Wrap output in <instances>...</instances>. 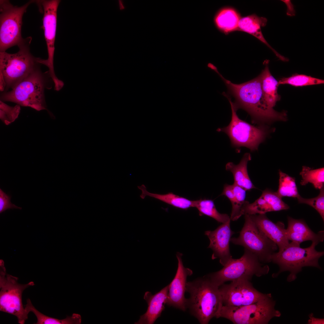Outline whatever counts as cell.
Instances as JSON below:
<instances>
[{
    "instance_id": "29",
    "label": "cell",
    "mask_w": 324,
    "mask_h": 324,
    "mask_svg": "<svg viewBox=\"0 0 324 324\" xmlns=\"http://www.w3.org/2000/svg\"><path fill=\"white\" fill-rule=\"evenodd\" d=\"M232 186L234 196L233 200L231 202L232 210L230 218V220L235 221L243 214L242 208L246 201V190L234 184Z\"/></svg>"
},
{
    "instance_id": "17",
    "label": "cell",
    "mask_w": 324,
    "mask_h": 324,
    "mask_svg": "<svg viewBox=\"0 0 324 324\" xmlns=\"http://www.w3.org/2000/svg\"><path fill=\"white\" fill-rule=\"evenodd\" d=\"M249 215L258 229L276 244L278 251L283 250L289 244L286 229L282 222L274 223L265 214Z\"/></svg>"
},
{
    "instance_id": "32",
    "label": "cell",
    "mask_w": 324,
    "mask_h": 324,
    "mask_svg": "<svg viewBox=\"0 0 324 324\" xmlns=\"http://www.w3.org/2000/svg\"><path fill=\"white\" fill-rule=\"evenodd\" d=\"M320 193L318 196L310 199H306L300 196L297 198L299 203L308 205L314 208L324 220V188L320 189Z\"/></svg>"
},
{
    "instance_id": "10",
    "label": "cell",
    "mask_w": 324,
    "mask_h": 324,
    "mask_svg": "<svg viewBox=\"0 0 324 324\" xmlns=\"http://www.w3.org/2000/svg\"><path fill=\"white\" fill-rule=\"evenodd\" d=\"M0 1V52H2L24 41L21 34L22 16L34 1L20 7L13 5L8 0Z\"/></svg>"
},
{
    "instance_id": "20",
    "label": "cell",
    "mask_w": 324,
    "mask_h": 324,
    "mask_svg": "<svg viewBox=\"0 0 324 324\" xmlns=\"http://www.w3.org/2000/svg\"><path fill=\"white\" fill-rule=\"evenodd\" d=\"M267 19L259 17L255 14L241 18L238 25V30L248 33L257 38L270 48L280 60L287 62V58L281 55L273 49L265 39L261 30V27L266 26Z\"/></svg>"
},
{
    "instance_id": "30",
    "label": "cell",
    "mask_w": 324,
    "mask_h": 324,
    "mask_svg": "<svg viewBox=\"0 0 324 324\" xmlns=\"http://www.w3.org/2000/svg\"><path fill=\"white\" fill-rule=\"evenodd\" d=\"M278 82L279 85L287 84L299 87L324 84V80L309 76L296 74L289 77L282 78Z\"/></svg>"
},
{
    "instance_id": "2",
    "label": "cell",
    "mask_w": 324,
    "mask_h": 324,
    "mask_svg": "<svg viewBox=\"0 0 324 324\" xmlns=\"http://www.w3.org/2000/svg\"><path fill=\"white\" fill-rule=\"evenodd\" d=\"M186 291L190 295L186 308L201 324H207L213 317L219 318L223 306L219 287L206 275L187 282Z\"/></svg>"
},
{
    "instance_id": "33",
    "label": "cell",
    "mask_w": 324,
    "mask_h": 324,
    "mask_svg": "<svg viewBox=\"0 0 324 324\" xmlns=\"http://www.w3.org/2000/svg\"><path fill=\"white\" fill-rule=\"evenodd\" d=\"M11 198L10 196L7 194L0 188V213L9 209H22L21 207H18L11 202Z\"/></svg>"
},
{
    "instance_id": "19",
    "label": "cell",
    "mask_w": 324,
    "mask_h": 324,
    "mask_svg": "<svg viewBox=\"0 0 324 324\" xmlns=\"http://www.w3.org/2000/svg\"><path fill=\"white\" fill-rule=\"evenodd\" d=\"M287 221L286 232L289 241L299 244L307 241L318 243L324 241V231H320L317 233H314L302 219H295L288 216Z\"/></svg>"
},
{
    "instance_id": "5",
    "label": "cell",
    "mask_w": 324,
    "mask_h": 324,
    "mask_svg": "<svg viewBox=\"0 0 324 324\" xmlns=\"http://www.w3.org/2000/svg\"><path fill=\"white\" fill-rule=\"evenodd\" d=\"M31 39V37L24 39L18 46L19 50L16 53L0 52V72L6 83L4 92L13 89L40 64L38 62V58L34 56L30 52Z\"/></svg>"
},
{
    "instance_id": "6",
    "label": "cell",
    "mask_w": 324,
    "mask_h": 324,
    "mask_svg": "<svg viewBox=\"0 0 324 324\" xmlns=\"http://www.w3.org/2000/svg\"><path fill=\"white\" fill-rule=\"evenodd\" d=\"M269 270L268 266L260 262L254 254L244 248V254L241 258H232L220 270L206 275L219 287L228 281L241 279L250 280L253 276L266 275Z\"/></svg>"
},
{
    "instance_id": "14",
    "label": "cell",
    "mask_w": 324,
    "mask_h": 324,
    "mask_svg": "<svg viewBox=\"0 0 324 324\" xmlns=\"http://www.w3.org/2000/svg\"><path fill=\"white\" fill-rule=\"evenodd\" d=\"M182 254L177 252L178 267L174 278L168 285L167 298L166 304L183 311L187 310L186 299L184 294L186 291L187 279L193 273L190 269L185 268L182 259Z\"/></svg>"
},
{
    "instance_id": "9",
    "label": "cell",
    "mask_w": 324,
    "mask_h": 324,
    "mask_svg": "<svg viewBox=\"0 0 324 324\" xmlns=\"http://www.w3.org/2000/svg\"><path fill=\"white\" fill-rule=\"evenodd\" d=\"M228 100L232 111L231 121L227 126L217 130L226 133L229 137L232 146L236 148L246 147L253 152L258 149L259 145L265 139L268 133L264 126L256 127L240 119L236 113L231 98L223 94Z\"/></svg>"
},
{
    "instance_id": "28",
    "label": "cell",
    "mask_w": 324,
    "mask_h": 324,
    "mask_svg": "<svg viewBox=\"0 0 324 324\" xmlns=\"http://www.w3.org/2000/svg\"><path fill=\"white\" fill-rule=\"evenodd\" d=\"M300 174L302 177L300 182L301 185H305L310 183L313 184L315 188L319 190L324 187V167L313 169L303 166Z\"/></svg>"
},
{
    "instance_id": "25",
    "label": "cell",
    "mask_w": 324,
    "mask_h": 324,
    "mask_svg": "<svg viewBox=\"0 0 324 324\" xmlns=\"http://www.w3.org/2000/svg\"><path fill=\"white\" fill-rule=\"evenodd\" d=\"M24 308L28 313L32 312L36 316L37 321L35 324H80L81 322V316L74 313L71 316H67L64 319L59 320L49 317L40 312L33 305L30 299L27 300Z\"/></svg>"
},
{
    "instance_id": "12",
    "label": "cell",
    "mask_w": 324,
    "mask_h": 324,
    "mask_svg": "<svg viewBox=\"0 0 324 324\" xmlns=\"http://www.w3.org/2000/svg\"><path fill=\"white\" fill-rule=\"evenodd\" d=\"M223 305L239 307L255 303L267 295L257 290L250 280L241 279L219 287Z\"/></svg>"
},
{
    "instance_id": "16",
    "label": "cell",
    "mask_w": 324,
    "mask_h": 324,
    "mask_svg": "<svg viewBox=\"0 0 324 324\" xmlns=\"http://www.w3.org/2000/svg\"><path fill=\"white\" fill-rule=\"evenodd\" d=\"M290 208L277 194L269 189L263 191L261 196L252 203L246 201L242 208L244 214H265L273 211L286 210Z\"/></svg>"
},
{
    "instance_id": "7",
    "label": "cell",
    "mask_w": 324,
    "mask_h": 324,
    "mask_svg": "<svg viewBox=\"0 0 324 324\" xmlns=\"http://www.w3.org/2000/svg\"><path fill=\"white\" fill-rule=\"evenodd\" d=\"M275 302L270 294L254 303L242 306L223 305L219 318L226 319L235 324H266L280 312L275 309Z\"/></svg>"
},
{
    "instance_id": "26",
    "label": "cell",
    "mask_w": 324,
    "mask_h": 324,
    "mask_svg": "<svg viewBox=\"0 0 324 324\" xmlns=\"http://www.w3.org/2000/svg\"><path fill=\"white\" fill-rule=\"evenodd\" d=\"M194 207L197 209L200 216H207L221 223H226L230 220L227 214L220 213L217 211L212 200L200 199L194 200Z\"/></svg>"
},
{
    "instance_id": "18",
    "label": "cell",
    "mask_w": 324,
    "mask_h": 324,
    "mask_svg": "<svg viewBox=\"0 0 324 324\" xmlns=\"http://www.w3.org/2000/svg\"><path fill=\"white\" fill-rule=\"evenodd\" d=\"M168 285L160 291L152 295L151 292L146 291L144 299L147 303L146 312L141 316L135 324H153L161 315L165 309L167 298Z\"/></svg>"
},
{
    "instance_id": "11",
    "label": "cell",
    "mask_w": 324,
    "mask_h": 324,
    "mask_svg": "<svg viewBox=\"0 0 324 324\" xmlns=\"http://www.w3.org/2000/svg\"><path fill=\"white\" fill-rule=\"evenodd\" d=\"M244 215L245 222L239 236L231 238L230 242L251 252L261 263L271 262L272 256L278 249V246L258 229L248 214Z\"/></svg>"
},
{
    "instance_id": "27",
    "label": "cell",
    "mask_w": 324,
    "mask_h": 324,
    "mask_svg": "<svg viewBox=\"0 0 324 324\" xmlns=\"http://www.w3.org/2000/svg\"><path fill=\"white\" fill-rule=\"evenodd\" d=\"M279 185L278 190L276 192L281 198L284 197L298 198L299 194L294 178L285 173L280 170H279Z\"/></svg>"
},
{
    "instance_id": "34",
    "label": "cell",
    "mask_w": 324,
    "mask_h": 324,
    "mask_svg": "<svg viewBox=\"0 0 324 324\" xmlns=\"http://www.w3.org/2000/svg\"><path fill=\"white\" fill-rule=\"evenodd\" d=\"M310 319H309L308 324H324V319L315 317L314 314L311 313L309 315Z\"/></svg>"
},
{
    "instance_id": "13",
    "label": "cell",
    "mask_w": 324,
    "mask_h": 324,
    "mask_svg": "<svg viewBox=\"0 0 324 324\" xmlns=\"http://www.w3.org/2000/svg\"><path fill=\"white\" fill-rule=\"evenodd\" d=\"M60 2L59 0L34 1L43 12L42 28L44 30L48 54V58L45 60L49 64H54L57 10Z\"/></svg>"
},
{
    "instance_id": "23",
    "label": "cell",
    "mask_w": 324,
    "mask_h": 324,
    "mask_svg": "<svg viewBox=\"0 0 324 324\" xmlns=\"http://www.w3.org/2000/svg\"><path fill=\"white\" fill-rule=\"evenodd\" d=\"M138 188L141 191L140 197L144 199L146 196L154 198L162 201L172 206L184 210H187L191 207H194V200H191L186 198L175 194L172 192L166 194H160L148 192L146 186L142 184L138 186Z\"/></svg>"
},
{
    "instance_id": "36",
    "label": "cell",
    "mask_w": 324,
    "mask_h": 324,
    "mask_svg": "<svg viewBox=\"0 0 324 324\" xmlns=\"http://www.w3.org/2000/svg\"><path fill=\"white\" fill-rule=\"evenodd\" d=\"M119 5L120 8L121 9L123 10L125 8L124 6V5L122 2L121 1H120L119 2Z\"/></svg>"
},
{
    "instance_id": "22",
    "label": "cell",
    "mask_w": 324,
    "mask_h": 324,
    "mask_svg": "<svg viewBox=\"0 0 324 324\" xmlns=\"http://www.w3.org/2000/svg\"><path fill=\"white\" fill-rule=\"evenodd\" d=\"M251 154L249 153L244 154L239 163L237 165L232 162L227 163L226 170L232 174L233 184L242 188L246 190H250L256 188L251 181L248 174L247 166L248 162L251 160Z\"/></svg>"
},
{
    "instance_id": "15",
    "label": "cell",
    "mask_w": 324,
    "mask_h": 324,
    "mask_svg": "<svg viewBox=\"0 0 324 324\" xmlns=\"http://www.w3.org/2000/svg\"><path fill=\"white\" fill-rule=\"evenodd\" d=\"M230 221L222 223L213 231H206L205 232L210 240L208 248L213 251L212 259L218 258L223 266L232 259L229 244L231 236L235 232L230 228Z\"/></svg>"
},
{
    "instance_id": "8",
    "label": "cell",
    "mask_w": 324,
    "mask_h": 324,
    "mask_svg": "<svg viewBox=\"0 0 324 324\" xmlns=\"http://www.w3.org/2000/svg\"><path fill=\"white\" fill-rule=\"evenodd\" d=\"M18 278L8 274L4 261L0 260V310L15 316L18 322L23 324L28 313L23 306L22 295L26 288L34 286L33 282L26 284L18 282Z\"/></svg>"
},
{
    "instance_id": "1",
    "label": "cell",
    "mask_w": 324,
    "mask_h": 324,
    "mask_svg": "<svg viewBox=\"0 0 324 324\" xmlns=\"http://www.w3.org/2000/svg\"><path fill=\"white\" fill-rule=\"evenodd\" d=\"M213 70L224 82L228 93L234 98L232 103L236 110L240 109L245 110L250 116L253 123H268L286 120V112H277L266 104L262 90L260 74L247 82L235 84L225 78L216 67Z\"/></svg>"
},
{
    "instance_id": "21",
    "label": "cell",
    "mask_w": 324,
    "mask_h": 324,
    "mask_svg": "<svg viewBox=\"0 0 324 324\" xmlns=\"http://www.w3.org/2000/svg\"><path fill=\"white\" fill-rule=\"evenodd\" d=\"M268 60L265 61V68L260 74L265 100L269 107L273 108L276 102L280 100L281 97L278 92V87L279 85L278 81L271 74L268 67Z\"/></svg>"
},
{
    "instance_id": "31",
    "label": "cell",
    "mask_w": 324,
    "mask_h": 324,
    "mask_svg": "<svg viewBox=\"0 0 324 324\" xmlns=\"http://www.w3.org/2000/svg\"><path fill=\"white\" fill-rule=\"evenodd\" d=\"M20 106L17 104L11 106L0 101V118L6 125L14 122L18 117L20 111Z\"/></svg>"
},
{
    "instance_id": "4",
    "label": "cell",
    "mask_w": 324,
    "mask_h": 324,
    "mask_svg": "<svg viewBox=\"0 0 324 324\" xmlns=\"http://www.w3.org/2000/svg\"><path fill=\"white\" fill-rule=\"evenodd\" d=\"M39 65L13 89L2 93L0 100L10 101L38 111L46 110L44 90L46 80Z\"/></svg>"
},
{
    "instance_id": "3",
    "label": "cell",
    "mask_w": 324,
    "mask_h": 324,
    "mask_svg": "<svg viewBox=\"0 0 324 324\" xmlns=\"http://www.w3.org/2000/svg\"><path fill=\"white\" fill-rule=\"evenodd\" d=\"M318 244L312 242L310 246L303 248L300 247V244L292 242L283 250L273 253L271 262L278 265L279 269L278 273L273 274V277H275L281 272L288 271L290 274L287 280L290 282L296 279L297 274L303 267L311 266L321 269L319 260L324 255V252L316 250L315 247Z\"/></svg>"
},
{
    "instance_id": "24",
    "label": "cell",
    "mask_w": 324,
    "mask_h": 324,
    "mask_svg": "<svg viewBox=\"0 0 324 324\" xmlns=\"http://www.w3.org/2000/svg\"><path fill=\"white\" fill-rule=\"evenodd\" d=\"M241 18L238 13L231 8L223 9L217 14L215 21L217 27L225 33L238 30Z\"/></svg>"
},
{
    "instance_id": "35",
    "label": "cell",
    "mask_w": 324,
    "mask_h": 324,
    "mask_svg": "<svg viewBox=\"0 0 324 324\" xmlns=\"http://www.w3.org/2000/svg\"><path fill=\"white\" fill-rule=\"evenodd\" d=\"M6 87L5 82L4 79L3 75L2 73L0 72V90L1 92H4L5 91Z\"/></svg>"
}]
</instances>
